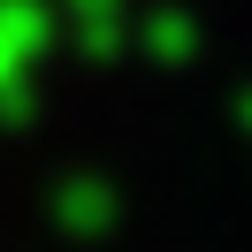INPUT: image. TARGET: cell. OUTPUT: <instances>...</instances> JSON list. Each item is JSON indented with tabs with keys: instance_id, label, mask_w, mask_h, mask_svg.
<instances>
[{
	"instance_id": "6da1fadb",
	"label": "cell",
	"mask_w": 252,
	"mask_h": 252,
	"mask_svg": "<svg viewBox=\"0 0 252 252\" xmlns=\"http://www.w3.org/2000/svg\"><path fill=\"white\" fill-rule=\"evenodd\" d=\"M77 8H84V16H99V8H115V0H77Z\"/></svg>"
}]
</instances>
